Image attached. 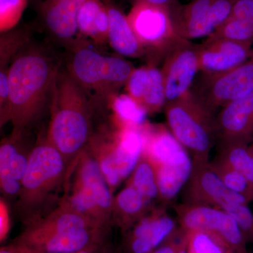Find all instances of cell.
<instances>
[{
  "label": "cell",
  "instance_id": "cell-25",
  "mask_svg": "<svg viewBox=\"0 0 253 253\" xmlns=\"http://www.w3.org/2000/svg\"><path fill=\"white\" fill-rule=\"evenodd\" d=\"M149 200L134 186L128 185L118 193L113 202V209L120 213L119 222L124 229H128L144 217Z\"/></svg>",
  "mask_w": 253,
  "mask_h": 253
},
{
  "label": "cell",
  "instance_id": "cell-40",
  "mask_svg": "<svg viewBox=\"0 0 253 253\" xmlns=\"http://www.w3.org/2000/svg\"><path fill=\"white\" fill-rule=\"evenodd\" d=\"M14 248H16L18 251H19L20 252L22 253H41V252H37V251H30V250L27 249H21V248L16 247V246L12 245ZM99 246H95V247L90 248V249L83 250V251H79V252L75 253H99Z\"/></svg>",
  "mask_w": 253,
  "mask_h": 253
},
{
  "label": "cell",
  "instance_id": "cell-28",
  "mask_svg": "<svg viewBox=\"0 0 253 253\" xmlns=\"http://www.w3.org/2000/svg\"><path fill=\"white\" fill-rule=\"evenodd\" d=\"M128 185L134 186L149 201L159 197L154 166L144 156H141L140 161L131 173Z\"/></svg>",
  "mask_w": 253,
  "mask_h": 253
},
{
  "label": "cell",
  "instance_id": "cell-19",
  "mask_svg": "<svg viewBox=\"0 0 253 253\" xmlns=\"http://www.w3.org/2000/svg\"><path fill=\"white\" fill-rule=\"evenodd\" d=\"M104 232V229L81 228L48 236L25 247L15 246L44 253H75L99 246Z\"/></svg>",
  "mask_w": 253,
  "mask_h": 253
},
{
  "label": "cell",
  "instance_id": "cell-21",
  "mask_svg": "<svg viewBox=\"0 0 253 253\" xmlns=\"http://www.w3.org/2000/svg\"><path fill=\"white\" fill-rule=\"evenodd\" d=\"M78 38L89 39L98 46L108 44L109 15L103 0H84L78 11Z\"/></svg>",
  "mask_w": 253,
  "mask_h": 253
},
{
  "label": "cell",
  "instance_id": "cell-14",
  "mask_svg": "<svg viewBox=\"0 0 253 253\" xmlns=\"http://www.w3.org/2000/svg\"><path fill=\"white\" fill-rule=\"evenodd\" d=\"M81 228H94L104 230V228L74 211L63 201L59 208L45 217L32 221L31 225L16 239L14 245L25 247L48 236Z\"/></svg>",
  "mask_w": 253,
  "mask_h": 253
},
{
  "label": "cell",
  "instance_id": "cell-7",
  "mask_svg": "<svg viewBox=\"0 0 253 253\" xmlns=\"http://www.w3.org/2000/svg\"><path fill=\"white\" fill-rule=\"evenodd\" d=\"M144 126L117 128L111 133L110 142L95 144L93 156L99 163L106 181L114 190L121 181L131 175L140 161L144 147Z\"/></svg>",
  "mask_w": 253,
  "mask_h": 253
},
{
  "label": "cell",
  "instance_id": "cell-39",
  "mask_svg": "<svg viewBox=\"0 0 253 253\" xmlns=\"http://www.w3.org/2000/svg\"><path fill=\"white\" fill-rule=\"evenodd\" d=\"M135 1H137V0H133V2ZM143 1H149V2L154 3V4L167 6L171 11L181 4L179 0H143Z\"/></svg>",
  "mask_w": 253,
  "mask_h": 253
},
{
  "label": "cell",
  "instance_id": "cell-11",
  "mask_svg": "<svg viewBox=\"0 0 253 253\" xmlns=\"http://www.w3.org/2000/svg\"><path fill=\"white\" fill-rule=\"evenodd\" d=\"M37 22L46 34L66 48L78 38V11L84 0H30Z\"/></svg>",
  "mask_w": 253,
  "mask_h": 253
},
{
  "label": "cell",
  "instance_id": "cell-6",
  "mask_svg": "<svg viewBox=\"0 0 253 253\" xmlns=\"http://www.w3.org/2000/svg\"><path fill=\"white\" fill-rule=\"evenodd\" d=\"M67 166L63 155L46 139L38 143L30 154L18 196L20 207L31 210L42 204L61 184Z\"/></svg>",
  "mask_w": 253,
  "mask_h": 253
},
{
  "label": "cell",
  "instance_id": "cell-13",
  "mask_svg": "<svg viewBox=\"0 0 253 253\" xmlns=\"http://www.w3.org/2000/svg\"><path fill=\"white\" fill-rule=\"evenodd\" d=\"M252 43L226 38H210L198 44L200 72L215 76L227 72L246 62L253 52Z\"/></svg>",
  "mask_w": 253,
  "mask_h": 253
},
{
  "label": "cell",
  "instance_id": "cell-18",
  "mask_svg": "<svg viewBox=\"0 0 253 253\" xmlns=\"http://www.w3.org/2000/svg\"><path fill=\"white\" fill-rule=\"evenodd\" d=\"M175 221L162 211L144 216L136 223L129 241L132 253H153L176 229Z\"/></svg>",
  "mask_w": 253,
  "mask_h": 253
},
{
  "label": "cell",
  "instance_id": "cell-20",
  "mask_svg": "<svg viewBox=\"0 0 253 253\" xmlns=\"http://www.w3.org/2000/svg\"><path fill=\"white\" fill-rule=\"evenodd\" d=\"M103 1L109 15L108 44L120 56L133 59L146 56L124 11L114 0Z\"/></svg>",
  "mask_w": 253,
  "mask_h": 253
},
{
  "label": "cell",
  "instance_id": "cell-12",
  "mask_svg": "<svg viewBox=\"0 0 253 253\" xmlns=\"http://www.w3.org/2000/svg\"><path fill=\"white\" fill-rule=\"evenodd\" d=\"M188 204L206 205L223 210L233 204H249L242 195L228 189L211 163H193L187 191Z\"/></svg>",
  "mask_w": 253,
  "mask_h": 253
},
{
  "label": "cell",
  "instance_id": "cell-9",
  "mask_svg": "<svg viewBox=\"0 0 253 253\" xmlns=\"http://www.w3.org/2000/svg\"><path fill=\"white\" fill-rule=\"evenodd\" d=\"M201 104L212 113L253 93V50L249 59L227 72L200 78L191 89Z\"/></svg>",
  "mask_w": 253,
  "mask_h": 253
},
{
  "label": "cell",
  "instance_id": "cell-4",
  "mask_svg": "<svg viewBox=\"0 0 253 253\" xmlns=\"http://www.w3.org/2000/svg\"><path fill=\"white\" fill-rule=\"evenodd\" d=\"M164 111L168 128L192 155L193 163L209 162L210 152L217 139L214 113L191 91L180 99L166 103Z\"/></svg>",
  "mask_w": 253,
  "mask_h": 253
},
{
  "label": "cell",
  "instance_id": "cell-29",
  "mask_svg": "<svg viewBox=\"0 0 253 253\" xmlns=\"http://www.w3.org/2000/svg\"><path fill=\"white\" fill-rule=\"evenodd\" d=\"M28 28H17L1 33L0 68H9L10 63L20 49L29 42Z\"/></svg>",
  "mask_w": 253,
  "mask_h": 253
},
{
  "label": "cell",
  "instance_id": "cell-22",
  "mask_svg": "<svg viewBox=\"0 0 253 253\" xmlns=\"http://www.w3.org/2000/svg\"><path fill=\"white\" fill-rule=\"evenodd\" d=\"M159 197L170 202L189 181L193 170V162L189 154L169 163L154 168Z\"/></svg>",
  "mask_w": 253,
  "mask_h": 253
},
{
  "label": "cell",
  "instance_id": "cell-17",
  "mask_svg": "<svg viewBox=\"0 0 253 253\" xmlns=\"http://www.w3.org/2000/svg\"><path fill=\"white\" fill-rule=\"evenodd\" d=\"M78 168L74 186L84 189L94 199L95 204L107 218L112 214V191L94 156L86 152V149L77 160Z\"/></svg>",
  "mask_w": 253,
  "mask_h": 253
},
{
  "label": "cell",
  "instance_id": "cell-15",
  "mask_svg": "<svg viewBox=\"0 0 253 253\" xmlns=\"http://www.w3.org/2000/svg\"><path fill=\"white\" fill-rule=\"evenodd\" d=\"M219 144L253 141V93L223 106L216 116Z\"/></svg>",
  "mask_w": 253,
  "mask_h": 253
},
{
  "label": "cell",
  "instance_id": "cell-26",
  "mask_svg": "<svg viewBox=\"0 0 253 253\" xmlns=\"http://www.w3.org/2000/svg\"><path fill=\"white\" fill-rule=\"evenodd\" d=\"M216 159L242 173L253 192V141L219 144Z\"/></svg>",
  "mask_w": 253,
  "mask_h": 253
},
{
  "label": "cell",
  "instance_id": "cell-16",
  "mask_svg": "<svg viewBox=\"0 0 253 253\" xmlns=\"http://www.w3.org/2000/svg\"><path fill=\"white\" fill-rule=\"evenodd\" d=\"M125 88L126 94L143 106L148 114L159 112L167 102L161 68L152 63L135 68Z\"/></svg>",
  "mask_w": 253,
  "mask_h": 253
},
{
  "label": "cell",
  "instance_id": "cell-36",
  "mask_svg": "<svg viewBox=\"0 0 253 253\" xmlns=\"http://www.w3.org/2000/svg\"><path fill=\"white\" fill-rule=\"evenodd\" d=\"M231 17L253 23V0H237Z\"/></svg>",
  "mask_w": 253,
  "mask_h": 253
},
{
  "label": "cell",
  "instance_id": "cell-42",
  "mask_svg": "<svg viewBox=\"0 0 253 253\" xmlns=\"http://www.w3.org/2000/svg\"><path fill=\"white\" fill-rule=\"evenodd\" d=\"M252 239L253 240V236H252Z\"/></svg>",
  "mask_w": 253,
  "mask_h": 253
},
{
  "label": "cell",
  "instance_id": "cell-37",
  "mask_svg": "<svg viewBox=\"0 0 253 253\" xmlns=\"http://www.w3.org/2000/svg\"><path fill=\"white\" fill-rule=\"evenodd\" d=\"M0 184L2 192L8 196H19L22 188V182L11 178H0Z\"/></svg>",
  "mask_w": 253,
  "mask_h": 253
},
{
  "label": "cell",
  "instance_id": "cell-5",
  "mask_svg": "<svg viewBox=\"0 0 253 253\" xmlns=\"http://www.w3.org/2000/svg\"><path fill=\"white\" fill-rule=\"evenodd\" d=\"M149 63L164 61L168 53L183 41L176 33L171 10L167 6L137 0L126 15Z\"/></svg>",
  "mask_w": 253,
  "mask_h": 253
},
{
  "label": "cell",
  "instance_id": "cell-32",
  "mask_svg": "<svg viewBox=\"0 0 253 253\" xmlns=\"http://www.w3.org/2000/svg\"><path fill=\"white\" fill-rule=\"evenodd\" d=\"M188 253H234L217 236L204 231H187Z\"/></svg>",
  "mask_w": 253,
  "mask_h": 253
},
{
  "label": "cell",
  "instance_id": "cell-41",
  "mask_svg": "<svg viewBox=\"0 0 253 253\" xmlns=\"http://www.w3.org/2000/svg\"><path fill=\"white\" fill-rule=\"evenodd\" d=\"M0 253H22L18 251L16 248H14L12 245L7 246V247L1 248L0 250Z\"/></svg>",
  "mask_w": 253,
  "mask_h": 253
},
{
  "label": "cell",
  "instance_id": "cell-38",
  "mask_svg": "<svg viewBox=\"0 0 253 253\" xmlns=\"http://www.w3.org/2000/svg\"><path fill=\"white\" fill-rule=\"evenodd\" d=\"M1 214H0V232L1 240L4 239L9 231V212L4 201L1 200Z\"/></svg>",
  "mask_w": 253,
  "mask_h": 253
},
{
  "label": "cell",
  "instance_id": "cell-24",
  "mask_svg": "<svg viewBox=\"0 0 253 253\" xmlns=\"http://www.w3.org/2000/svg\"><path fill=\"white\" fill-rule=\"evenodd\" d=\"M112 121L118 128H141L147 123V111L127 94H116L108 99Z\"/></svg>",
  "mask_w": 253,
  "mask_h": 253
},
{
  "label": "cell",
  "instance_id": "cell-8",
  "mask_svg": "<svg viewBox=\"0 0 253 253\" xmlns=\"http://www.w3.org/2000/svg\"><path fill=\"white\" fill-rule=\"evenodd\" d=\"M179 223L186 231H204L219 238L234 253H248L247 239L232 217L219 208L186 204L174 206Z\"/></svg>",
  "mask_w": 253,
  "mask_h": 253
},
{
  "label": "cell",
  "instance_id": "cell-34",
  "mask_svg": "<svg viewBox=\"0 0 253 253\" xmlns=\"http://www.w3.org/2000/svg\"><path fill=\"white\" fill-rule=\"evenodd\" d=\"M249 204H233L222 211L235 219L247 240L252 239L253 234V214Z\"/></svg>",
  "mask_w": 253,
  "mask_h": 253
},
{
  "label": "cell",
  "instance_id": "cell-30",
  "mask_svg": "<svg viewBox=\"0 0 253 253\" xmlns=\"http://www.w3.org/2000/svg\"><path fill=\"white\" fill-rule=\"evenodd\" d=\"M211 166L228 189L242 195L249 202L253 201L252 189L242 173L217 159L211 163Z\"/></svg>",
  "mask_w": 253,
  "mask_h": 253
},
{
  "label": "cell",
  "instance_id": "cell-1",
  "mask_svg": "<svg viewBox=\"0 0 253 253\" xmlns=\"http://www.w3.org/2000/svg\"><path fill=\"white\" fill-rule=\"evenodd\" d=\"M59 62L42 46H23L15 55L9 68L8 122L11 134H23L41 116L51 101Z\"/></svg>",
  "mask_w": 253,
  "mask_h": 253
},
{
  "label": "cell",
  "instance_id": "cell-31",
  "mask_svg": "<svg viewBox=\"0 0 253 253\" xmlns=\"http://www.w3.org/2000/svg\"><path fill=\"white\" fill-rule=\"evenodd\" d=\"M208 38H226L253 44V23L231 17Z\"/></svg>",
  "mask_w": 253,
  "mask_h": 253
},
{
  "label": "cell",
  "instance_id": "cell-33",
  "mask_svg": "<svg viewBox=\"0 0 253 253\" xmlns=\"http://www.w3.org/2000/svg\"><path fill=\"white\" fill-rule=\"evenodd\" d=\"M29 0H0V32L16 27L22 17Z\"/></svg>",
  "mask_w": 253,
  "mask_h": 253
},
{
  "label": "cell",
  "instance_id": "cell-3",
  "mask_svg": "<svg viewBox=\"0 0 253 253\" xmlns=\"http://www.w3.org/2000/svg\"><path fill=\"white\" fill-rule=\"evenodd\" d=\"M67 49L66 71L92 101H107L119 93L136 68L121 56L101 54L82 38Z\"/></svg>",
  "mask_w": 253,
  "mask_h": 253
},
{
  "label": "cell",
  "instance_id": "cell-35",
  "mask_svg": "<svg viewBox=\"0 0 253 253\" xmlns=\"http://www.w3.org/2000/svg\"><path fill=\"white\" fill-rule=\"evenodd\" d=\"M153 253H188V232L179 226Z\"/></svg>",
  "mask_w": 253,
  "mask_h": 253
},
{
  "label": "cell",
  "instance_id": "cell-10",
  "mask_svg": "<svg viewBox=\"0 0 253 253\" xmlns=\"http://www.w3.org/2000/svg\"><path fill=\"white\" fill-rule=\"evenodd\" d=\"M161 70L167 102L185 96L191 91L200 72L197 44L183 40L168 53Z\"/></svg>",
  "mask_w": 253,
  "mask_h": 253
},
{
  "label": "cell",
  "instance_id": "cell-23",
  "mask_svg": "<svg viewBox=\"0 0 253 253\" xmlns=\"http://www.w3.org/2000/svg\"><path fill=\"white\" fill-rule=\"evenodd\" d=\"M21 135L11 134L2 140L0 146V178H11L22 182L29 161L30 154H26L20 148Z\"/></svg>",
  "mask_w": 253,
  "mask_h": 253
},
{
  "label": "cell",
  "instance_id": "cell-2",
  "mask_svg": "<svg viewBox=\"0 0 253 253\" xmlns=\"http://www.w3.org/2000/svg\"><path fill=\"white\" fill-rule=\"evenodd\" d=\"M46 140L66 162L77 161L91 139L93 101L67 71L59 70L51 101Z\"/></svg>",
  "mask_w": 253,
  "mask_h": 253
},
{
  "label": "cell",
  "instance_id": "cell-27",
  "mask_svg": "<svg viewBox=\"0 0 253 253\" xmlns=\"http://www.w3.org/2000/svg\"><path fill=\"white\" fill-rule=\"evenodd\" d=\"M237 0H214L205 18L191 35V40L209 37L231 17Z\"/></svg>",
  "mask_w": 253,
  "mask_h": 253
}]
</instances>
